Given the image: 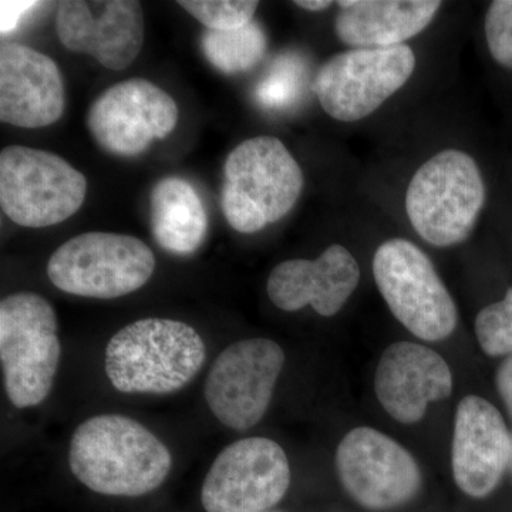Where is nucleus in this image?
Here are the masks:
<instances>
[{"instance_id":"nucleus-29","label":"nucleus","mask_w":512,"mask_h":512,"mask_svg":"<svg viewBox=\"0 0 512 512\" xmlns=\"http://www.w3.org/2000/svg\"><path fill=\"white\" fill-rule=\"evenodd\" d=\"M510 468H511V471H512V453H511Z\"/></svg>"},{"instance_id":"nucleus-15","label":"nucleus","mask_w":512,"mask_h":512,"mask_svg":"<svg viewBox=\"0 0 512 512\" xmlns=\"http://www.w3.org/2000/svg\"><path fill=\"white\" fill-rule=\"evenodd\" d=\"M512 434L497 407L480 396L458 404L451 466L463 493L484 498L493 493L510 467Z\"/></svg>"},{"instance_id":"nucleus-7","label":"nucleus","mask_w":512,"mask_h":512,"mask_svg":"<svg viewBox=\"0 0 512 512\" xmlns=\"http://www.w3.org/2000/svg\"><path fill=\"white\" fill-rule=\"evenodd\" d=\"M373 276L394 318L426 342L453 335L458 311L429 256L409 239L384 241L373 256Z\"/></svg>"},{"instance_id":"nucleus-23","label":"nucleus","mask_w":512,"mask_h":512,"mask_svg":"<svg viewBox=\"0 0 512 512\" xmlns=\"http://www.w3.org/2000/svg\"><path fill=\"white\" fill-rule=\"evenodd\" d=\"M178 5L208 30L244 28L254 20L255 0H181Z\"/></svg>"},{"instance_id":"nucleus-9","label":"nucleus","mask_w":512,"mask_h":512,"mask_svg":"<svg viewBox=\"0 0 512 512\" xmlns=\"http://www.w3.org/2000/svg\"><path fill=\"white\" fill-rule=\"evenodd\" d=\"M416 70L410 46L349 49L320 66L312 92L332 119L355 123L366 119L406 86Z\"/></svg>"},{"instance_id":"nucleus-2","label":"nucleus","mask_w":512,"mask_h":512,"mask_svg":"<svg viewBox=\"0 0 512 512\" xmlns=\"http://www.w3.org/2000/svg\"><path fill=\"white\" fill-rule=\"evenodd\" d=\"M207 348L180 320L147 318L120 329L106 348V375L121 393L170 394L200 373Z\"/></svg>"},{"instance_id":"nucleus-26","label":"nucleus","mask_w":512,"mask_h":512,"mask_svg":"<svg viewBox=\"0 0 512 512\" xmlns=\"http://www.w3.org/2000/svg\"><path fill=\"white\" fill-rule=\"evenodd\" d=\"M42 5L39 2H0V29H2V35H9L13 30L18 29L19 23L22 22L23 18L36 8V6Z\"/></svg>"},{"instance_id":"nucleus-22","label":"nucleus","mask_w":512,"mask_h":512,"mask_svg":"<svg viewBox=\"0 0 512 512\" xmlns=\"http://www.w3.org/2000/svg\"><path fill=\"white\" fill-rule=\"evenodd\" d=\"M474 329L485 355L512 356V288L478 313Z\"/></svg>"},{"instance_id":"nucleus-5","label":"nucleus","mask_w":512,"mask_h":512,"mask_svg":"<svg viewBox=\"0 0 512 512\" xmlns=\"http://www.w3.org/2000/svg\"><path fill=\"white\" fill-rule=\"evenodd\" d=\"M52 303L33 292L0 302V362L5 389L18 409L43 403L52 392L62 357Z\"/></svg>"},{"instance_id":"nucleus-8","label":"nucleus","mask_w":512,"mask_h":512,"mask_svg":"<svg viewBox=\"0 0 512 512\" xmlns=\"http://www.w3.org/2000/svg\"><path fill=\"white\" fill-rule=\"evenodd\" d=\"M86 195V177L56 154L25 146L0 153V207L20 227L46 228L69 220Z\"/></svg>"},{"instance_id":"nucleus-28","label":"nucleus","mask_w":512,"mask_h":512,"mask_svg":"<svg viewBox=\"0 0 512 512\" xmlns=\"http://www.w3.org/2000/svg\"><path fill=\"white\" fill-rule=\"evenodd\" d=\"M293 5L303 10H309V12H322V10L329 9L333 2H326V0H298V2H293Z\"/></svg>"},{"instance_id":"nucleus-18","label":"nucleus","mask_w":512,"mask_h":512,"mask_svg":"<svg viewBox=\"0 0 512 512\" xmlns=\"http://www.w3.org/2000/svg\"><path fill=\"white\" fill-rule=\"evenodd\" d=\"M360 282V266L343 245L333 244L316 259L276 265L266 284L269 299L285 312L312 306L323 318L342 311Z\"/></svg>"},{"instance_id":"nucleus-3","label":"nucleus","mask_w":512,"mask_h":512,"mask_svg":"<svg viewBox=\"0 0 512 512\" xmlns=\"http://www.w3.org/2000/svg\"><path fill=\"white\" fill-rule=\"evenodd\" d=\"M301 165L279 138H249L224 165L221 208L241 234H255L286 217L303 191Z\"/></svg>"},{"instance_id":"nucleus-4","label":"nucleus","mask_w":512,"mask_h":512,"mask_svg":"<svg viewBox=\"0 0 512 512\" xmlns=\"http://www.w3.org/2000/svg\"><path fill=\"white\" fill-rule=\"evenodd\" d=\"M487 191L477 161L448 148L414 173L406 191V214L417 235L437 248L463 244L473 234Z\"/></svg>"},{"instance_id":"nucleus-20","label":"nucleus","mask_w":512,"mask_h":512,"mask_svg":"<svg viewBox=\"0 0 512 512\" xmlns=\"http://www.w3.org/2000/svg\"><path fill=\"white\" fill-rule=\"evenodd\" d=\"M151 231L157 244L177 255L197 251L207 237L208 215L200 194L181 177H164L150 197Z\"/></svg>"},{"instance_id":"nucleus-27","label":"nucleus","mask_w":512,"mask_h":512,"mask_svg":"<svg viewBox=\"0 0 512 512\" xmlns=\"http://www.w3.org/2000/svg\"><path fill=\"white\" fill-rule=\"evenodd\" d=\"M495 384H497L498 393L505 404V409L512 417V356L507 357L495 375Z\"/></svg>"},{"instance_id":"nucleus-16","label":"nucleus","mask_w":512,"mask_h":512,"mask_svg":"<svg viewBox=\"0 0 512 512\" xmlns=\"http://www.w3.org/2000/svg\"><path fill=\"white\" fill-rule=\"evenodd\" d=\"M66 93L55 60L22 43L0 47V120L20 128L57 123Z\"/></svg>"},{"instance_id":"nucleus-17","label":"nucleus","mask_w":512,"mask_h":512,"mask_svg":"<svg viewBox=\"0 0 512 512\" xmlns=\"http://www.w3.org/2000/svg\"><path fill=\"white\" fill-rule=\"evenodd\" d=\"M453 373L446 360L426 346L396 342L377 365L375 392L387 414L403 424L423 419L430 403L453 393Z\"/></svg>"},{"instance_id":"nucleus-21","label":"nucleus","mask_w":512,"mask_h":512,"mask_svg":"<svg viewBox=\"0 0 512 512\" xmlns=\"http://www.w3.org/2000/svg\"><path fill=\"white\" fill-rule=\"evenodd\" d=\"M201 50L215 69L234 76L247 73L262 62L268 50V37L264 28L252 20L244 28L205 30Z\"/></svg>"},{"instance_id":"nucleus-14","label":"nucleus","mask_w":512,"mask_h":512,"mask_svg":"<svg viewBox=\"0 0 512 512\" xmlns=\"http://www.w3.org/2000/svg\"><path fill=\"white\" fill-rule=\"evenodd\" d=\"M56 32L70 52L120 72L143 49V8L136 0H64L57 6Z\"/></svg>"},{"instance_id":"nucleus-11","label":"nucleus","mask_w":512,"mask_h":512,"mask_svg":"<svg viewBox=\"0 0 512 512\" xmlns=\"http://www.w3.org/2000/svg\"><path fill=\"white\" fill-rule=\"evenodd\" d=\"M291 467L284 448L265 437H248L218 454L201 490L207 512H266L285 497Z\"/></svg>"},{"instance_id":"nucleus-6","label":"nucleus","mask_w":512,"mask_h":512,"mask_svg":"<svg viewBox=\"0 0 512 512\" xmlns=\"http://www.w3.org/2000/svg\"><path fill=\"white\" fill-rule=\"evenodd\" d=\"M156 271V256L141 239L114 232H86L64 242L47 262L60 291L116 299L138 291Z\"/></svg>"},{"instance_id":"nucleus-1","label":"nucleus","mask_w":512,"mask_h":512,"mask_svg":"<svg viewBox=\"0 0 512 512\" xmlns=\"http://www.w3.org/2000/svg\"><path fill=\"white\" fill-rule=\"evenodd\" d=\"M73 476L94 493L141 497L167 480L173 457L147 427L121 414L83 421L70 441Z\"/></svg>"},{"instance_id":"nucleus-24","label":"nucleus","mask_w":512,"mask_h":512,"mask_svg":"<svg viewBox=\"0 0 512 512\" xmlns=\"http://www.w3.org/2000/svg\"><path fill=\"white\" fill-rule=\"evenodd\" d=\"M301 82V64L292 57L279 59L256 87V100L269 109L289 106L298 97Z\"/></svg>"},{"instance_id":"nucleus-25","label":"nucleus","mask_w":512,"mask_h":512,"mask_svg":"<svg viewBox=\"0 0 512 512\" xmlns=\"http://www.w3.org/2000/svg\"><path fill=\"white\" fill-rule=\"evenodd\" d=\"M488 50L495 62L512 70V0H495L484 22Z\"/></svg>"},{"instance_id":"nucleus-13","label":"nucleus","mask_w":512,"mask_h":512,"mask_svg":"<svg viewBox=\"0 0 512 512\" xmlns=\"http://www.w3.org/2000/svg\"><path fill=\"white\" fill-rule=\"evenodd\" d=\"M173 97L146 79L114 84L96 97L87 127L104 151L117 157L143 154L156 140L167 138L178 123Z\"/></svg>"},{"instance_id":"nucleus-19","label":"nucleus","mask_w":512,"mask_h":512,"mask_svg":"<svg viewBox=\"0 0 512 512\" xmlns=\"http://www.w3.org/2000/svg\"><path fill=\"white\" fill-rule=\"evenodd\" d=\"M441 6L439 0H343L335 33L350 49L406 45L429 28Z\"/></svg>"},{"instance_id":"nucleus-12","label":"nucleus","mask_w":512,"mask_h":512,"mask_svg":"<svg viewBox=\"0 0 512 512\" xmlns=\"http://www.w3.org/2000/svg\"><path fill=\"white\" fill-rule=\"evenodd\" d=\"M336 470L350 497L369 510L400 507L421 487L416 458L372 427H356L343 437L336 450Z\"/></svg>"},{"instance_id":"nucleus-10","label":"nucleus","mask_w":512,"mask_h":512,"mask_svg":"<svg viewBox=\"0 0 512 512\" xmlns=\"http://www.w3.org/2000/svg\"><path fill=\"white\" fill-rule=\"evenodd\" d=\"M284 365V350L274 340H239L212 363L205 380V402L229 429H252L268 412Z\"/></svg>"}]
</instances>
